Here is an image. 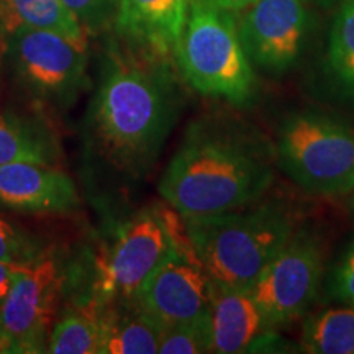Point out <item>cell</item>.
<instances>
[{"label":"cell","mask_w":354,"mask_h":354,"mask_svg":"<svg viewBox=\"0 0 354 354\" xmlns=\"http://www.w3.org/2000/svg\"><path fill=\"white\" fill-rule=\"evenodd\" d=\"M21 266H26V264H13V263H3V261H0V307H2L3 300H6L8 292H10L13 279H15V274Z\"/></svg>","instance_id":"cell-26"},{"label":"cell","mask_w":354,"mask_h":354,"mask_svg":"<svg viewBox=\"0 0 354 354\" xmlns=\"http://www.w3.org/2000/svg\"><path fill=\"white\" fill-rule=\"evenodd\" d=\"M300 351L310 354H354V307L343 305L304 318Z\"/></svg>","instance_id":"cell-17"},{"label":"cell","mask_w":354,"mask_h":354,"mask_svg":"<svg viewBox=\"0 0 354 354\" xmlns=\"http://www.w3.org/2000/svg\"><path fill=\"white\" fill-rule=\"evenodd\" d=\"M0 21L8 33L17 28L46 30L87 46V33L63 0H0Z\"/></svg>","instance_id":"cell-16"},{"label":"cell","mask_w":354,"mask_h":354,"mask_svg":"<svg viewBox=\"0 0 354 354\" xmlns=\"http://www.w3.org/2000/svg\"><path fill=\"white\" fill-rule=\"evenodd\" d=\"M177 110L174 87L162 74L117 64L100 82L88 127L104 158L118 169L141 174L161 153Z\"/></svg>","instance_id":"cell-2"},{"label":"cell","mask_w":354,"mask_h":354,"mask_svg":"<svg viewBox=\"0 0 354 354\" xmlns=\"http://www.w3.org/2000/svg\"><path fill=\"white\" fill-rule=\"evenodd\" d=\"M304 2H307V0H304Z\"/></svg>","instance_id":"cell-29"},{"label":"cell","mask_w":354,"mask_h":354,"mask_svg":"<svg viewBox=\"0 0 354 354\" xmlns=\"http://www.w3.org/2000/svg\"><path fill=\"white\" fill-rule=\"evenodd\" d=\"M86 33L104 30L117 15L118 0H63Z\"/></svg>","instance_id":"cell-24"},{"label":"cell","mask_w":354,"mask_h":354,"mask_svg":"<svg viewBox=\"0 0 354 354\" xmlns=\"http://www.w3.org/2000/svg\"><path fill=\"white\" fill-rule=\"evenodd\" d=\"M299 349H294V344L282 338L276 333V328L264 331L258 338L251 342L246 353H294Z\"/></svg>","instance_id":"cell-25"},{"label":"cell","mask_w":354,"mask_h":354,"mask_svg":"<svg viewBox=\"0 0 354 354\" xmlns=\"http://www.w3.org/2000/svg\"><path fill=\"white\" fill-rule=\"evenodd\" d=\"M0 203L19 212H69L79 203L73 179L48 162L0 166Z\"/></svg>","instance_id":"cell-12"},{"label":"cell","mask_w":354,"mask_h":354,"mask_svg":"<svg viewBox=\"0 0 354 354\" xmlns=\"http://www.w3.org/2000/svg\"><path fill=\"white\" fill-rule=\"evenodd\" d=\"M185 236L184 218L172 207L149 209L133 216L118 230L113 245L100 261L95 304L104 307L135 302L146 279Z\"/></svg>","instance_id":"cell-6"},{"label":"cell","mask_w":354,"mask_h":354,"mask_svg":"<svg viewBox=\"0 0 354 354\" xmlns=\"http://www.w3.org/2000/svg\"><path fill=\"white\" fill-rule=\"evenodd\" d=\"M325 243L313 230L297 228L256 279L250 294L272 328L305 317L325 281Z\"/></svg>","instance_id":"cell-7"},{"label":"cell","mask_w":354,"mask_h":354,"mask_svg":"<svg viewBox=\"0 0 354 354\" xmlns=\"http://www.w3.org/2000/svg\"><path fill=\"white\" fill-rule=\"evenodd\" d=\"M174 56L185 81L202 95L232 105H246L254 97V69L241 44L234 13L212 0H190Z\"/></svg>","instance_id":"cell-4"},{"label":"cell","mask_w":354,"mask_h":354,"mask_svg":"<svg viewBox=\"0 0 354 354\" xmlns=\"http://www.w3.org/2000/svg\"><path fill=\"white\" fill-rule=\"evenodd\" d=\"M212 2L216 3V6L221 8H225V10L236 13V12H243L250 6H253L256 0H212Z\"/></svg>","instance_id":"cell-27"},{"label":"cell","mask_w":354,"mask_h":354,"mask_svg":"<svg viewBox=\"0 0 354 354\" xmlns=\"http://www.w3.org/2000/svg\"><path fill=\"white\" fill-rule=\"evenodd\" d=\"M215 284L194 251L172 246L166 259L146 279L135 304L162 328L209 315Z\"/></svg>","instance_id":"cell-10"},{"label":"cell","mask_w":354,"mask_h":354,"mask_svg":"<svg viewBox=\"0 0 354 354\" xmlns=\"http://www.w3.org/2000/svg\"><path fill=\"white\" fill-rule=\"evenodd\" d=\"M100 354H154L165 331L135 302L100 307Z\"/></svg>","instance_id":"cell-15"},{"label":"cell","mask_w":354,"mask_h":354,"mask_svg":"<svg viewBox=\"0 0 354 354\" xmlns=\"http://www.w3.org/2000/svg\"><path fill=\"white\" fill-rule=\"evenodd\" d=\"M276 161L300 189L317 197L354 192V128L320 110L287 115L277 130Z\"/></svg>","instance_id":"cell-5"},{"label":"cell","mask_w":354,"mask_h":354,"mask_svg":"<svg viewBox=\"0 0 354 354\" xmlns=\"http://www.w3.org/2000/svg\"><path fill=\"white\" fill-rule=\"evenodd\" d=\"M308 21L304 0H256L238 21L250 63L271 74L289 71L302 55Z\"/></svg>","instance_id":"cell-11"},{"label":"cell","mask_w":354,"mask_h":354,"mask_svg":"<svg viewBox=\"0 0 354 354\" xmlns=\"http://www.w3.org/2000/svg\"><path fill=\"white\" fill-rule=\"evenodd\" d=\"M276 151L250 130L194 123L158 190L183 218L214 215L261 201L276 177Z\"/></svg>","instance_id":"cell-1"},{"label":"cell","mask_w":354,"mask_h":354,"mask_svg":"<svg viewBox=\"0 0 354 354\" xmlns=\"http://www.w3.org/2000/svg\"><path fill=\"white\" fill-rule=\"evenodd\" d=\"M212 353H246L253 339L264 331L272 330L258 304L248 290H230L215 286L214 304L210 310Z\"/></svg>","instance_id":"cell-14"},{"label":"cell","mask_w":354,"mask_h":354,"mask_svg":"<svg viewBox=\"0 0 354 354\" xmlns=\"http://www.w3.org/2000/svg\"><path fill=\"white\" fill-rule=\"evenodd\" d=\"M100 307L92 302L66 313L51 331L46 353L95 354L100 349Z\"/></svg>","instance_id":"cell-18"},{"label":"cell","mask_w":354,"mask_h":354,"mask_svg":"<svg viewBox=\"0 0 354 354\" xmlns=\"http://www.w3.org/2000/svg\"><path fill=\"white\" fill-rule=\"evenodd\" d=\"M41 254L43 245L38 238L0 216V261L33 264L41 259Z\"/></svg>","instance_id":"cell-22"},{"label":"cell","mask_w":354,"mask_h":354,"mask_svg":"<svg viewBox=\"0 0 354 354\" xmlns=\"http://www.w3.org/2000/svg\"><path fill=\"white\" fill-rule=\"evenodd\" d=\"M61 277L53 259L21 266L0 307V353H44Z\"/></svg>","instance_id":"cell-9"},{"label":"cell","mask_w":354,"mask_h":354,"mask_svg":"<svg viewBox=\"0 0 354 354\" xmlns=\"http://www.w3.org/2000/svg\"><path fill=\"white\" fill-rule=\"evenodd\" d=\"M354 194V192H353ZM351 209H353V212H354V196H353V198H351Z\"/></svg>","instance_id":"cell-28"},{"label":"cell","mask_w":354,"mask_h":354,"mask_svg":"<svg viewBox=\"0 0 354 354\" xmlns=\"http://www.w3.org/2000/svg\"><path fill=\"white\" fill-rule=\"evenodd\" d=\"M328 64L336 81L354 100V0H342L330 33Z\"/></svg>","instance_id":"cell-19"},{"label":"cell","mask_w":354,"mask_h":354,"mask_svg":"<svg viewBox=\"0 0 354 354\" xmlns=\"http://www.w3.org/2000/svg\"><path fill=\"white\" fill-rule=\"evenodd\" d=\"M15 161L50 162V146L28 127L0 115V166Z\"/></svg>","instance_id":"cell-20"},{"label":"cell","mask_w":354,"mask_h":354,"mask_svg":"<svg viewBox=\"0 0 354 354\" xmlns=\"http://www.w3.org/2000/svg\"><path fill=\"white\" fill-rule=\"evenodd\" d=\"M214 336L209 315L194 322L179 323L162 331L159 351L161 354H202L212 353Z\"/></svg>","instance_id":"cell-21"},{"label":"cell","mask_w":354,"mask_h":354,"mask_svg":"<svg viewBox=\"0 0 354 354\" xmlns=\"http://www.w3.org/2000/svg\"><path fill=\"white\" fill-rule=\"evenodd\" d=\"M10 50L21 82L38 100L73 104L86 84V46L46 30L17 28Z\"/></svg>","instance_id":"cell-8"},{"label":"cell","mask_w":354,"mask_h":354,"mask_svg":"<svg viewBox=\"0 0 354 354\" xmlns=\"http://www.w3.org/2000/svg\"><path fill=\"white\" fill-rule=\"evenodd\" d=\"M194 254L216 287L250 290L297 232V218L281 202H254L221 214L184 218Z\"/></svg>","instance_id":"cell-3"},{"label":"cell","mask_w":354,"mask_h":354,"mask_svg":"<svg viewBox=\"0 0 354 354\" xmlns=\"http://www.w3.org/2000/svg\"><path fill=\"white\" fill-rule=\"evenodd\" d=\"M326 297L354 307V236L344 246L325 282Z\"/></svg>","instance_id":"cell-23"},{"label":"cell","mask_w":354,"mask_h":354,"mask_svg":"<svg viewBox=\"0 0 354 354\" xmlns=\"http://www.w3.org/2000/svg\"><path fill=\"white\" fill-rule=\"evenodd\" d=\"M190 0H118L115 25L128 39L158 56L176 55Z\"/></svg>","instance_id":"cell-13"}]
</instances>
